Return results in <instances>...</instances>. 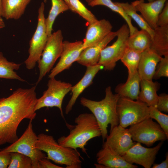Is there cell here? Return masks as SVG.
I'll return each mask as SVG.
<instances>
[{
  "label": "cell",
  "instance_id": "obj_1",
  "mask_svg": "<svg viewBox=\"0 0 168 168\" xmlns=\"http://www.w3.org/2000/svg\"><path fill=\"white\" fill-rule=\"evenodd\" d=\"M36 86L19 88L9 96L0 99V145L12 144L18 139L17 130L24 119L35 117V107L37 98Z\"/></svg>",
  "mask_w": 168,
  "mask_h": 168
},
{
  "label": "cell",
  "instance_id": "obj_2",
  "mask_svg": "<svg viewBox=\"0 0 168 168\" xmlns=\"http://www.w3.org/2000/svg\"><path fill=\"white\" fill-rule=\"evenodd\" d=\"M74 122V125L66 124L70 133L66 136L60 137L57 142L64 147L75 149L79 148L87 155L85 147L88 142L101 136L99 126L92 113L81 114L75 118Z\"/></svg>",
  "mask_w": 168,
  "mask_h": 168
},
{
  "label": "cell",
  "instance_id": "obj_3",
  "mask_svg": "<svg viewBox=\"0 0 168 168\" xmlns=\"http://www.w3.org/2000/svg\"><path fill=\"white\" fill-rule=\"evenodd\" d=\"M105 98L99 101L82 97L80 103L88 108L95 117L99 126L103 142L108 136V125H110V130L119 124L117 110L120 97L117 93H113L111 87L109 86L105 90Z\"/></svg>",
  "mask_w": 168,
  "mask_h": 168
},
{
  "label": "cell",
  "instance_id": "obj_4",
  "mask_svg": "<svg viewBox=\"0 0 168 168\" xmlns=\"http://www.w3.org/2000/svg\"><path fill=\"white\" fill-rule=\"evenodd\" d=\"M36 147L46 153V157L67 168H81L82 158L77 149L62 146L51 135L43 133L38 135Z\"/></svg>",
  "mask_w": 168,
  "mask_h": 168
},
{
  "label": "cell",
  "instance_id": "obj_5",
  "mask_svg": "<svg viewBox=\"0 0 168 168\" xmlns=\"http://www.w3.org/2000/svg\"><path fill=\"white\" fill-rule=\"evenodd\" d=\"M117 110L119 124L124 128L149 117V107L139 100L120 96Z\"/></svg>",
  "mask_w": 168,
  "mask_h": 168
},
{
  "label": "cell",
  "instance_id": "obj_6",
  "mask_svg": "<svg viewBox=\"0 0 168 168\" xmlns=\"http://www.w3.org/2000/svg\"><path fill=\"white\" fill-rule=\"evenodd\" d=\"M32 120H30L26 130L19 138L2 150L9 152H19L27 156L32 160V168H40L39 160L46 156L36 147L38 136L33 129Z\"/></svg>",
  "mask_w": 168,
  "mask_h": 168
},
{
  "label": "cell",
  "instance_id": "obj_7",
  "mask_svg": "<svg viewBox=\"0 0 168 168\" xmlns=\"http://www.w3.org/2000/svg\"><path fill=\"white\" fill-rule=\"evenodd\" d=\"M44 10V4L42 2L38 9L37 27L30 41L29 56L24 62L28 69H33L40 59L48 40Z\"/></svg>",
  "mask_w": 168,
  "mask_h": 168
},
{
  "label": "cell",
  "instance_id": "obj_8",
  "mask_svg": "<svg viewBox=\"0 0 168 168\" xmlns=\"http://www.w3.org/2000/svg\"><path fill=\"white\" fill-rule=\"evenodd\" d=\"M128 129L133 141L148 147L152 146L157 141L164 142L168 139L159 124L149 117L130 126Z\"/></svg>",
  "mask_w": 168,
  "mask_h": 168
},
{
  "label": "cell",
  "instance_id": "obj_9",
  "mask_svg": "<svg viewBox=\"0 0 168 168\" xmlns=\"http://www.w3.org/2000/svg\"><path fill=\"white\" fill-rule=\"evenodd\" d=\"M117 39L111 45L105 47L101 51L98 64L105 70L111 71L115 68L116 63L120 60L127 47L129 35V28L124 24L116 31Z\"/></svg>",
  "mask_w": 168,
  "mask_h": 168
},
{
  "label": "cell",
  "instance_id": "obj_10",
  "mask_svg": "<svg viewBox=\"0 0 168 168\" xmlns=\"http://www.w3.org/2000/svg\"><path fill=\"white\" fill-rule=\"evenodd\" d=\"M63 36L58 30L48 37L40 59L37 62L40 73L36 84L52 69L57 59L60 57L63 49Z\"/></svg>",
  "mask_w": 168,
  "mask_h": 168
},
{
  "label": "cell",
  "instance_id": "obj_11",
  "mask_svg": "<svg viewBox=\"0 0 168 168\" xmlns=\"http://www.w3.org/2000/svg\"><path fill=\"white\" fill-rule=\"evenodd\" d=\"M47 84L48 89L43 96L38 99L35 111L43 107H56L64 118L62 105L66 95L71 91L72 86L70 83L56 80L55 77L49 78Z\"/></svg>",
  "mask_w": 168,
  "mask_h": 168
},
{
  "label": "cell",
  "instance_id": "obj_12",
  "mask_svg": "<svg viewBox=\"0 0 168 168\" xmlns=\"http://www.w3.org/2000/svg\"><path fill=\"white\" fill-rule=\"evenodd\" d=\"M163 143L160 142L153 147L147 148L142 146L141 143L136 142L122 156L128 162L141 165L145 168L152 167L156 156Z\"/></svg>",
  "mask_w": 168,
  "mask_h": 168
},
{
  "label": "cell",
  "instance_id": "obj_13",
  "mask_svg": "<svg viewBox=\"0 0 168 168\" xmlns=\"http://www.w3.org/2000/svg\"><path fill=\"white\" fill-rule=\"evenodd\" d=\"M83 50L82 41H63V50L59 61L51 70L49 78L55 77L60 73L68 69L73 63L77 61Z\"/></svg>",
  "mask_w": 168,
  "mask_h": 168
},
{
  "label": "cell",
  "instance_id": "obj_14",
  "mask_svg": "<svg viewBox=\"0 0 168 168\" xmlns=\"http://www.w3.org/2000/svg\"><path fill=\"white\" fill-rule=\"evenodd\" d=\"M103 145L122 156L136 142H133L128 129L119 124L110 131Z\"/></svg>",
  "mask_w": 168,
  "mask_h": 168
},
{
  "label": "cell",
  "instance_id": "obj_15",
  "mask_svg": "<svg viewBox=\"0 0 168 168\" xmlns=\"http://www.w3.org/2000/svg\"><path fill=\"white\" fill-rule=\"evenodd\" d=\"M167 0H155L145 2L144 0H137L131 2L137 12L141 15L149 26L153 30L157 27L158 16Z\"/></svg>",
  "mask_w": 168,
  "mask_h": 168
},
{
  "label": "cell",
  "instance_id": "obj_16",
  "mask_svg": "<svg viewBox=\"0 0 168 168\" xmlns=\"http://www.w3.org/2000/svg\"><path fill=\"white\" fill-rule=\"evenodd\" d=\"M98 164L96 168H137L138 166L127 162L122 156L115 153L109 147L103 145L102 148L97 153Z\"/></svg>",
  "mask_w": 168,
  "mask_h": 168
},
{
  "label": "cell",
  "instance_id": "obj_17",
  "mask_svg": "<svg viewBox=\"0 0 168 168\" xmlns=\"http://www.w3.org/2000/svg\"><path fill=\"white\" fill-rule=\"evenodd\" d=\"M112 29L110 22L105 19L88 25L83 42V49L97 44L112 31Z\"/></svg>",
  "mask_w": 168,
  "mask_h": 168
},
{
  "label": "cell",
  "instance_id": "obj_18",
  "mask_svg": "<svg viewBox=\"0 0 168 168\" xmlns=\"http://www.w3.org/2000/svg\"><path fill=\"white\" fill-rule=\"evenodd\" d=\"M103 68L100 64L86 67L84 75L81 79L75 85L72 87L71 97L67 105L65 113L68 114L72 110L78 97L83 91L93 83L95 76L99 71Z\"/></svg>",
  "mask_w": 168,
  "mask_h": 168
},
{
  "label": "cell",
  "instance_id": "obj_19",
  "mask_svg": "<svg viewBox=\"0 0 168 168\" xmlns=\"http://www.w3.org/2000/svg\"><path fill=\"white\" fill-rule=\"evenodd\" d=\"M116 36V32L112 31L96 45L84 49L77 62L86 67L97 64L102 50Z\"/></svg>",
  "mask_w": 168,
  "mask_h": 168
},
{
  "label": "cell",
  "instance_id": "obj_20",
  "mask_svg": "<svg viewBox=\"0 0 168 168\" xmlns=\"http://www.w3.org/2000/svg\"><path fill=\"white\" fill-rule=\"evenodd\" d=\"M161 57L149 48L141 53L138 69L141 80H152Z\"/></svg>",
  "mask_w": 168,
  "mask_h": 168
},
{
  "label": "cell",
  "instance_id": "obj_21",
  "mask_svg": "<svg viewBox=\"0 0 168 168\" xmlns=\"http://www.w3.org/2000/svg\"><path fill=\"white\" fill-rule=\"evenodd\" d=\"M160 85L152 80H141L138 100L145 103L148 107H156L158 97L157 92L159 89Z\"/></svg>",
  "mask_w": 168,
  "mask_h": 168
},
{
  "label": "cell",
  "instance_id": "obj_22",
  "mask_svg": "<svg viewBox=\"0 0 168 168\" xmlns=\"http://www.w3.org/2000/svg\"><path fill=\"white\" fill-rule=\"evenodd\" d=\"M141 81L137 71L132 76L128 77L125 83L117 85L115 89V92L120 97L138 100Z\"/></svg>",
  "mask_w": 168,
  "mask_h": 168
},
{
  "label": "cell",
  "instance_id": "obj_23",
  "mask_svg": "<svg viewBox=\"0 0 168 168\" xmlns=\"http://www.w3.org/2000/svg\"><path fill=\"white\" fill-rule=\"evenodd\" d=\"M149 49L161 57L168 55V25L154 29Z\"/></svg>",
  "mask_w": 168,
  "mask_h": 168
},
{
  "label": "cell",
  "instance_id": "obj_24",
  "mask_svg": "<svg viewBox=\"0 0 168 168\" xmlns=\"http://www.w3.org/2000/svg\"><path fill=\"white\" fill-rule=\"evenodd\" d=\"M31 0H2V16L7 20L19 19Z\"/></svg>",
  "mask_w": 168,
  "mask_h": 168
},
{
  "label": "cell",
  "instance_id": "obj_25",
  "mask_svg": "<svg viewBox=\"0 0 168 168\" xmlns=\"http://www.w3.org/2000/svg\"><path fill=\"white\" fill-rule=\"evenodd\" d=\"M152 37L146 30H138L129 35L127 41V47L142 53L149 49L152 42Z\"/></svg>",
  "mask_w": 168,
  "mask_h": 168
},
{
  "label": "cell",
  "instance_id": "obj_26",
  "mask_svg": "<svg viewBox=\"0 0 168 168\" xmlns=\"http://www.w3.org/2000/svg\"><path fill=\"white\" fill-rule=\"evenodd\" d=\"M51 7L45 20L48 37L52 34L53 26L57 16L61 13L69 10L68 6L63 0H51Z\"/></svg>",
  "mask_w": 168,
  "mask_h": 168
},
{
  "label": "cell",
  "instance_id": "obj_27",
  "mask_svg": "<svg viewBox=\"0 0 168 168\" xmlns=\"http://www.w3.org/2000/svg\"><path fill=\"white\" fill-rule=\"evenodd\" d=\"M91 7L97 5H103L106 6L112 11L119 14L125 20L129 29V35H132L137 31L138 29L134 26L132 22V18L128 16L123 9L120 6L115 4L111 0H94L88 4Z\"/></svg>",
  "mask_w": 168,
  "mask_h": 168
},
{
  "label": "cell",
  "instance_id": "obj_28",
  "mask_svg": "<svg viewBox=\"0 0 168 168\" xmlns=\"http://www.w3.org/2000/svg\"><path fill=\"white\" fill-rule=\"evenodd\" d=\"M21 64L8 61L2 52H0V78L25 81L20 77L14 71L18 70Z\"/></svg>",
  "mask_w": 168,
  "mask_h": 168
},
{
  "label": "cell",
  "instance_id": "obj_29",
  "mask_svg": "<svg viewBox=\"0 0 168 168\" xmlns=\"http://www.w3.org/2000/svg\"><path fill=\"white\" fill-rule=\"evenodd\" d=\"M141 54L128 47L126 48L120 60L128 69V77L132 76L138 71Z\"/></svg>",
  "mask_w": 168,
  "mask_h": 168
},
{
  "label": "cell",
  "instance_id": "obj_30",
  "mask_svg": "<svg viewBox=\"0 0 168 168\" xmlns=\"http://www.w3.org/2000/svg\"><path fill=\"white\" fill-rule=\"evenodd\" d=\"M115 3L121 7L125 13L136 22L141 29L146 30L150 35L152 38L154 30L146 22L141 15L138 14L133 5L128 2H115Z\"/></svg>",
  "mask_w": 168,
  "mask_h": 168
},
{
  "label": "cell",
  "instance_id": "obj_31",
  "mask_svg": "<svg viewBox=\"0 0 168 168\" xmlns=\"http://www.w3.org/2000/svg\"><path fill=\"white\" fill-rule=\"evenodd\" d=\"M72 12L78 14L90 24L98 20L79 0H69Z\"/></svg>",
  "mask_w": 168,
  "mask_h": 168
},
{
  "label": "cell",
  "instance_id": "obj_32",
  "mask_svg": "<svg viewBox=\"0 0 168 168\" xmlns=\"http://www.w3.org/2000/svg\"><path fill=\"white\" fill-rule=\"evenodd\" d=\"M11 161L8 168H32V161L29 156L17 152H11Z\"/></svg>",
  "mask_w": 168,
  "mask_h": 168
},
{
  "label": "cell",
  "instance_id": "obj_33",
  "mask_svg": "<svg viewBox=\"0 0 168 168\" xmlns=\"http://www.w3.org/2000/svg\"><path fill=\"white\" fill-rule=\"evenodd\" d=\"M149 117L156 120L168 138V115L162 113L156 107H149Z\"/></svg>",
  "mask_w": 168,
  "mask_h": 168
},
{
  "label": "cell",
  "instance_id": "obj_34",
  "mask_svg": "<svg viewBox=\"0 0 168 168\" xmlns=\"http://www.w3.org/2000/svg\"><path fill=\"white\" fill-rule=\"evenodd\" d=\"M162 77H168V55L161 58L156 66L153 78L157 79Z\"/></svg>",
  "mask_w": 168,
  "mask_h": 168
},
{
  "label": "cell",
  "instance_id": "obj_35",
  "mask_svg": "<svg viewBox=\"0 0 168 168\" xmlns=\"http://www.w3.org/2000/svg\"><path fill=\"white\" fill-rule=\"evenodd\" d=\"M157 26H163L168 25V2H166L165 5L159 14L157 20Z\"/></svg>",
  "mask_w": 168,
  "mask_h": 168
},
{
  "label": "cell",
  "instance_id": "obj_36",
  "mask_svg": "<svg viewBox=\"0 0 168 168\" xmlns=\"http://www.w3.org/2000/svg\"><path fill=\"white\" fill-rule=\"evenodd\" d=\"M156 108L161 111L168 112V95L165 93L158 96Z\"/></svg>",
  "mask_w": 168,
  "mask_h": 168
},
{
  "label": "cell",
  "instance_id": "obj_37",
  "mask_svg": "<svg viewBox=\"0 0 168 168\" xmlns=\"http://www.w3.org/2000/svg\"><path fill=\"white\" fill-rule=\"evenodd\" d=\"M11 152L0 151V168H7L11 161Z\"/></svg>",
  "mask_w": 168,
  "mask_h": 168
},
{
  "label": "cell",
  "instance_id": "obj_38",
  "mask_svg": "<svg viewBox=\"0 0 168 168\" xmlns=\"http://www.w3.org/2000/svg\"><path fill=\"white\" fill-rule=\"evenodd\" d=\"M40 168H63V167L55 165L46 157L40 159L39 161Z\"/></svg>",
  "mask_w": 168,
  "mask_h": 168
},
{
  "label": "cell",
  "instance_id": "obj_39",
  "mask_svg": "<svg viewBox=\"0 0 168 168\" xmlns=\"http://www.w3.org/2000/svg\"><path fill=\"white\" fill-rule=\"evenodd\" d=\"M152 168H168V153L167 152L166 155V159L160 164L154 163Z\"/></svg>",
  "mask_w": 168,
  "mask_h": 168
},
{
  "label": "cell",
  "instance_id": "obj_40",
  "mask_svg": "<svg viewBox=\"0 0 168 168\" xmlns=\"http://www.w3.org/2000/svg\"><path fill=\"white\" fill-rule=\"evenodd\" d=\"M5 26V23L2 19V16H0V30L3 28Z\"/></svg>",
  "mask_w": 168,
  "mask_h": 168
},
{
  "label": "cell",
  "instance_id": "obj_41",
  "mask_svg": "<svg viewBox=\"0 0 168 168\" xmlns=\"http://www.w3.org/2000/svg\"><path fill=\"white\" fill-rule=\"evenodd\" d=\"M2 0H0V16L2 17Z\"/></svg>",
  "mask_w": 168,
  "mask_h": 168
},
{
  "label": "cell",
  "instance_id": "obj_42",
  "mask_svg": "<svg viewBox=\"0 0 168 168\" xmlns=\"http://www.w3.org/2000/svg\"><path fill=\"white\" fill-rule=\"evenodd\" d=\"M68 5V6L69 10H70L72 11V9L70 5V4H69V0H63Z\"/></svg>",
  "mask_w": 168,
  "mask_h": 168
},
{
  "label": "cell",
  "instance_id": "obj_43",
  "mask_svg": "<svg viewBox=\"0 0 168 168\" xmlns=\"http://www.w3.org/2000/svg\"><path fill=\"white\" fill-rule=\"evenodd\" d=\"M86 2L88 3V4H89L92 2L93 0H85Z\"/></svg>",
  "mask_w": 168,
  "mask_h": 168
},
{
  "label": "cell",
  "instance_id": "obj_44",
  "mask_svg": "<svg viewBox=\"0 0 168 168\" xmlns=\"http://www.w3.org/2000/svg\"><path fill=\"white\" fill-rule=\"evenodd\" d=\"M148 1V2H152V1H155V0H147Z\"/></svg>",
  "mask_w": 168,
  "mask_h": 168
},
{
  "label": "cell",
  "instance_id": "obj_45",
  "mask_svg": "<svg viewBox=\"0 0 168 168\" xmlns=\"http://www.w3.org/2000/svg\"><path fill=\"white\" fill-rule=\"evenodd\" d=\"M47 2V0H44V2Z\"/></svg>",
  "mask_w": 168,
  "mask_h": 168
},
{
  "label": "cell",
  "instance_id": "obj_46",
  "mask_svg": "<svg viewBox=\"0 0 168 168\" xmlns=\"http://www.w3.org/2000/svg\"><path fill=\"white\" fill-rule=\"evenodd\" d=\"M1 150H2V149H0V151Z\"/></svg>",
  "mask_w": 168,
  "mask_h": 168
}]
</instances>
